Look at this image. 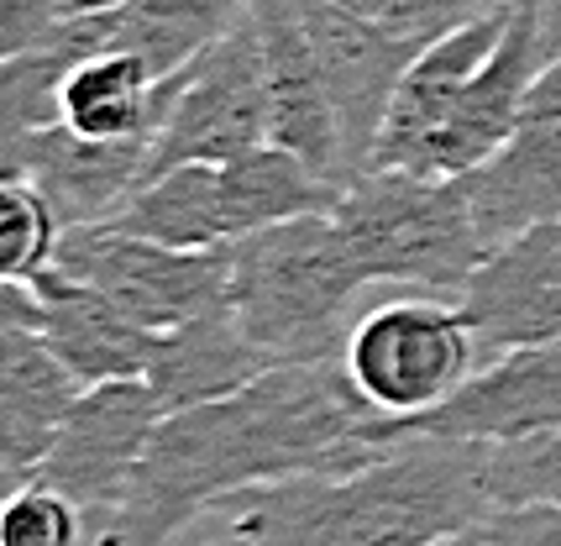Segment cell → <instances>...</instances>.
<instances>
[{"instance_id": "12", "label": "cell", "mask_w": 561, "mask_h": 546, "mask_svg": "<svg viewBox=\"0 0 561 546\" xmlns=\"http://www.w3.org/2000/svg\"><path fill=\"white\" fill-rule=\"evenodd\" d=\"M551 64V43L540 32L536 11L525 0L510 5V26L499 37V48L489 53V64L472 75V84L462 90L457 111L446 116L440 137L431 143V158L420 174H451L462 179L478 163H489L493 152L510 143V132L519 126V111L530 100V84L540 79V69Z\"/></svg>"}, {"instance_id": "8", "label": "cell", "mask_w": 561, "mask_h": 546, "mask_svg": "<svg viewBox=\"0 0 561 546\" xmlns=\"http://www.w3.org/2000/svg\"><path fill=\"white\" fill-rule=\"evenodd\" d=\"M163 399L152 395L147 378H111L90 384L69 410L64 431L53 436L48 457L37 468V484H53L84 510L111 521L122 510L131 478L142 468L147 447L163 425Z\"/></svg>"}, {"instance_id": "17", "label": "cell", "mask_w": 561, "mask_h": 546, "mask_svg": "<svg viewBox=\"0 0 561 546\" xmlns=\"http://www.w3.org/2000/svg\"><path fill=\"white\" fill-rule=\"evenodd\" d=\"M462 190L472 200V216L483 242L499 248L519 231L561 216V111L525 105L510 143L462 174Z\"/></svg>"}, {"instance_id": "9", "label": "cell", "mask_w": 561, "mask_h": 546, "mask_svg": "<svg viewBox=\"0 0 561 546\" xmlns=\"http://www.w3.org/2000/svg\"><path fill=\"white\" fill-rule=\"evenodd\" d=\"M294 5H299L305 32L316 43L325 90L336 100L346 163H352V174H363L367 158H373V143H378V126L389 116L393 90H399L404 69L415 64V53L425 43L367 22V16L346 11L336 0H294Z\"/></svg>"}, {"instance_id": "27", "label": "cell", "mask_w": 561, "mask_h": 546, "mask_svg": "<svg viewBox=\"0 0 561 546\" xmlns=\"http://www.w3.org/2000/svg\"><path fill=\"white\" fill-rule=\"evenodd\" d=\"M126 0H0V53H26L48 43L69 22H84L95 11H116Z\"/></svg>"}, {"instance_id": "10", "label": "cell", "mask_w": 561, "mask_h": 546, "mask_svg": "<svg viewBox=\"0 0 561 546\" xmlns=\"http://www.w3.org/2000/svg\"><path fill=\"white\" fill-rule=\"evenodd\" d=\"M457 299L483 363L561 337V216L489 248Z\"/></svg>"}, {"instance_id": "15", "label": "cell", "mask_w": 561, "mask_h": 546, "mask_svg": "<svg viewBox=\"0 0 561 546\" xmlns=\"http://www.w3.org/2000/svg\"><path fill=\"white\" fill-rule=\"evenodd\" d=\"M5 179H26L53 200L64 231L105 221L147 179L152 143H84L69 126H43L5 137Z\"/></svg>"}, {"instance_id": "28", "label": "cell", "mask_w": 561, "mask_h": 546, "mask_svg": "<svg viewBox=\"0 0 561 546\" xmlns=\"http://www.w3.org/2000/svg\"><path fill=\"white\" fill-rule=\"evenodd\" d=\"M493 546H561V504H514L483 521Z\"/></svg>"}, {"instance_id": "11", "label": "cell", "mask_w": 561, "mask_h": 546, "mask_svg": "<svg viewBox=\"0 0 561 546\" xmlns=\"http://www.w3.org/2000/svg\"><path fill=\"white\" fill-rule=\"evenodd\" d=\"M510 5L451 26V32L431 37V43L415 53V64L404 69V79H399V90H393V100H389V116L378 126V143H373L367 169H425L431 143L440 137L446 116L457 111V100H462V90L472 84V75H478V69L489 64V53L499 48V37H504V26H510Z\"/></svg>"}, {"instance_id": "1", "label": "cell", "mask_w": 561, "mask_h": 546, "mask_svg": "<svg viewBox=\"0 0 561 546\" xmlns=\"http://www.w3.org/2000/svg\"><path fill=\"white\" fill-rule=\"evenodd\" d=\"M393 442L389 416L346 373V357H289L247 389L163 416L105 546H173L216 504L289 478L373 463Z\"/></svg>"}, {"instance_id": "29", "label": "cell", "mask_w": 561, "mask_h": 546, "mask_svg": "<svg viewBox=\"0 0 561 546\" xmlns=\"http://www.w3.org/2000/svg\"><path fill=\"white\" fill-rule=\"evenodd\" d=\"M530 11H536L540 32H546V43H551V53H561V0H525Z\"/></svg>"}, {"instance_id": "20", "label": "cell", "mask_w": 561, "mask_h": 546, "mask_svg": "<svg viewBox=\"0 0 561 546\" xmlns=\"http://www.w3.org/2000/svg\"><path fill=\"white\" fill-rule=\"evenodd\" d=\"M173 79H158L126 48L84 53L64 64L58 122L79 132L84 143H152L169 116Z\"/></svg>"}, {"instance_id": "21", "label": "cell", "mask_w": 561, "mask_h": 546, "mask_svg": "<svg viewBox=\"0 0 561 546\" xmlns=\"http://www.w3.org/2000/svg\"><path fill=\"white\" fill-rule=\"evenodd\" d=\"M346 184L325 179L310 169L299 152L263 143V148L242 152L231 163H220V205H226V226L231 242L263 226L294 221V216H316V211H336Z\"/></svg>"}, {"instance_id": "16", "label": "cell", "mask_w": 561, "mask_h": 546, "mask_svg": "<svg viewBox=\"0 0 561 546\" xmlns=\"http://www.w3.org/2000/svg\"><path fill=\"white\" fill-rule=\"evenodd\" d=\"M26 284L37 289V305H43L37 337L69 363L84 389L111 384V378H147V363L158 352V331L137 326L105 289H95L90 278L58 269V263Z\"/></svg>"}, {"instance_id": "13", "label": "cell", "mask_w": 561, "mask_h": 546, "mask_svg": "<svg viewBox=\"0 0 561 546\" xmlns=\"http://www.w3.org/2000/svg\"><path fill=\"white\" fill-rule=\"evenodd\" d=\"M393 436H457V442H514L561 425V337L504 352L467 378L440 410L420 421H389Z\"/></svg>"}, {"instance_id": "26", "label": "cell", "mask_w": 561, "mask_h": 546, "mask_svg": "<svg viewBox=\"0 0 561 546\" xmlns=\"http://www.w3.org/2000/svg\"><path fill=\"white\" fill-rule=\"evenodd\" d=\"M336 5H346V11H357V16H367V22H378V26H389V32L431 43L440 32L472 22V16H489V11L510 5V0H336Z\"/></svg>"}, {"instance_id": "14", "label": "cell", "mask_w": 561, "mask_h": 546, "mask_svg": "<svg viewBox=\"0 0 561 546\" xmlns=\"http://www.w3.org/2000/svg\"><path fill=\"white\" fill-rule=\"evenodd\" d=\"M252 16L263 26V58H268V143L299 152L310 169L346 184L352 163H346L342 143V116L325 90L299 5L294 0H252Z\"/></svg>"}, {"instance_id": "4", "label": "cell", "mask_w": 561, "mask_h": 546, "mask_svg": "<svg viewBox=\"0 0 561 546\" xmlns=\"http://www.w3.org/2000/svg\"><path fill=\"white\" fill-rule=\"evenodd\" d=\"M336 226L373 284L462 295L483 263V231L462 179L420 169H363L336 200Z\"/></svg>"}, {"instance_id": "6", "label": "cell", "mask_w": 561, "mask_h": 546, "mask_svg": "<svg viewBox=\"0 0 561 546\" xmlns=\"http://www.w3.org/2000/svg\"><path fill=\"white\" fill-rule=\"evenodd\" d=\"M263 143H268V58H263V26L247 0L242 22L173 79L147 179L179 163H231Z\"/></svg>"}, {"instance_id": "25", "label": "cell", "mask_w": 561, "mask_h": 546, "mask_svg": "<svg viewBox=\"0 0 561 546\" xmlns=\"http://www.w3.org/2000/svg\"><path fill=\"white\" fill-rule=\"evenodd\" d=\"M0 546H84V510L53 484H22L0 510Z\"/></svg>"}, {"instance_id": "18", "label": "cell", "mask_w": 561, "mask_h": 546, "mask_svg": "<svg viewBox=\"0 0 561 546\" xmlns=\"http://www.w3.org/2000/svg\"><path fill=\"white\" fill-rule=\"evenodd\" d=\"M79 395L84 384L37 331L0 326V463L11 489L37 478Z\"/></svg>"}, {"instance_id": "22", "label": "cell", "mask_w": 561, "mask_h": 546, "mask_svg": "<svg viewBox=\"0 0 561 546\" xmlns=\"http://www.w3.org/2000/svg\"><path fill=\"white\" fill-rule=\"evenodd\" d=\"M105 221L163 248H226L231 226L220 205V163H179L142 179Z\"/></svg>"}, {"instance_id": "3", "label": "cell", "mask_w": 561, "mask_h": 546, "mask_svg": "<svg viewBox=\"0 0 561 546\" xmlns=\"http://www.w3.org/2000/svg\"><path fill=\"white\" fill-rule=\"evenodd\" d=\"M367 278L357 252L336 226V211L247 231L231 242V310L242 331L273 363L331 357L346 348V310Z\"/></svg>"}, {"instance_id": "19", "label": "cell", "mask_w": 561, "mask_h": 546, "mask_svg": "<svg viewBox=\"0 0 561 546\" xmlns=\"http://www.w3.org/2000/svg\"><path fill=\"white\" fill-rule=\"evenodd\" d=\"M273 357L242 331L231 299L210 305L205 316L173 326L158 337V352L147 363V384L163 399V410H195L210 399H226L247 389L257 373H268Z\"/></svg>"}, {"instance_id": "24", "label": "cell", "mask_w": 561, "mask_h": 546, "mask_svg": "<svg viewBox=\"0 0 561 546\" xmlns=\"http://www.w3.org/2000/svg\"><path fill=\"white\" fill-rule=\"evenodd\" d=\"M58 242H64V221L53 200L26 179H5L0 184V273L37 278L58 263Z\"/></svg>"}, {"instance_id": "30", "label": "cell", "mask_w": 561, "mask_h": 546, "mask_svg": "<svg viewBox=\"0 0 561 546\" xmlns=\"http://www.w3.org/2000/svg\"><path fill=\"white\" fill-rule=\"evenodd\" d=\"M425 546H493V542L483 525H472V531H457V536H440V542H425Z\"/></svg>"}, {"instance_id": "2", "label": "cell", "mask_w": 561, "mask_h": 546, "mask_svg": "<svg viewBox=\"0 0 561 546\" xmlns=\"http://www.w3.org/2000/svg\"><path fill=\"white\" fill-rule=\"evenodd\" d=\"M237 504L210 546H425L493 515L483 442L393 436L373 463L289 478L226 499Z\"/></svg>"}, {"instance_id": "7", "label": "cell", "mask_w": 561, "mask_h": 546, "mask_svg": "<svg viewBox=\"0 0 561 546\" xmlns=\"http://www.w3.org/2000/svg\"><path fill=\"white\" fill-rule=\"evenodd\" d=\"M58 269L90 278L137 326L163 337V331L195 321V316H205L210 305L226 299V289H231V242L226 248H163V242L131 237V231L111 221H90L64 231Z\"/></svg>"}, {"instance_id": "5", "label": "cell", "mask_w": 561, "mask_h": 546, "mask_svg": "<svg viewBox=\"0 0 561 546\" xmlns=\"http://www.w3.org/2000/svg\"><path fill=\"white\" fill-rule=\"evenodd\" d=\"M346 373L389 421H420L440 410L483 368L478 331L467 321L462 299L399 295L363 310L346 331Z\"/></svg>"}, {"instance_id": "23", "label": "cell", "mask_w": 561, "mask_h": 546, "mask_svg": "<svg viewBox=\"0 0 561 546\" xmlns=\"http://www.w3.org/2000/svg\"><path fill=\"white\" fill-rule=\"evenodd\" d=\"M483 489L493 510L561 504V425L514 442H483Z\"/></svg>"}]
</instances>
